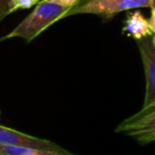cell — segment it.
<instances>
[{"mask_svg": "<svg viewBox=\"0 0 155 155\" xmlns=\"http://www.w3.org/2000/svg\"><path fill=\"white\" fill-rule=\"evenodd\" d=\"M70 9L63 7L47 0L39 1L35 5L34 10L14 29L12 32L5 36L0 37V41L5 39L19 37L26 43H30L36 38L44 30L53 25L58 20L65 18L66 13Z\"/></svg>", "mask_w": 155, "mask_h": 155, "instance_id": "cell-1", "label": "cell"}, {"mask_svg": "<svg viewBox=\"0 0 155 155\" xmlns=\"http://www.w3.org/2000/svg\"><path fill=\"white\" fill-rule=\"evenodd\" d=\"M141 8H150V0H81L67 12L65 18L78 14H94L112 18L121 12Z\"/></svg>", "mask_w": 155, "mask_h": 155, "instance_id": "cell-2", "label": "cell"}, {"mask_svg": "<svg viewBox=\"0 0 155 155\" xmlns=\"http://www.w3.org/2000/svg\"><path fill=\"white\" fill-rule=\"evenodd\" d=\"M116 132H124L140 143L155 140V110L144 114H135L117 127Z\"/></svg>", "mask_w": 155, "mask_h": 155, "instance_id": "cell-3", "label": "cell"}, {"mask_svg": "<svg viewBox=\"0 0 155 155\" xmlns=\"http://www.w3.org/2000/svg\"><path fill=\"white\" fill-rule=\"evenodd\" d=\"M138 49L146 75V95L141 107L143 110L155 103V45L153 35L138 41Z\"/></svg>", "mask_w": 155, "mask_h": 155, "instance_id": "cell-4", "label": "cell"}, {"mask_svg": "<svg viewBox=\"0 0 155 155\" xmlns=\"http://www.w3.org/2000/svg\"><path fill=\"white\" fill-rule=\"evenodd\" d=\"M0 146H21L53 151H65L64 148L50 140L28 135L2 125H0Z\"/></svg>", "mask_w": 155, "mask_h": 155, "instance_id": "cell-5", "label": "cell"}, {"mask_svg": "<svg viewBox=\"0 0 155 155\" xmlns=\"http://www.w3.org/2000/svg\"><path fill=\"white\" fill-rule=\"evenodd\" d=\"M122 31L127 36L133 37L137 41L153 35L150 29L149 20H147L139 11H135L129 14V16L124 21Z\"/></svg>", "mask_w": 155, "mask_h": 155, "instance_id": "cell-6", "label": "cell"}, {"mask_svg": "<svg viewBox=\"0 0 155 155\" xmlns=\"http://www.w3.org/2000/svg\"><path fill=\"white\" fill-rule=\"evenodd\" d=\"M0 155H74L65 151H53L46 149L21 146H0Z\"/></svg>", "mask_w": 155, "mask_h": 155, "instance_id": "cell-7", "label": "cell"}, {"mask_svg": "<svg viewBox=\"0 0 155 155\" xmlns=\"http://www.w3.org/2000/svg\"><path fill=\"white\" fill-rule=\"evenodd\" d=\"M41 0H11L10 3V11L11 13L18 10H28L35 7Z\"/></svg>", "mask_w": 155, "mask_h": 155, "instance_id": "cell-8", "label": "cell"}, {"mask_svg": "<svg viewBox=\"0 0 155 155\" xmlns=\"http://www.w3.org/2000/svg\"><path fill=\"white\" fill-rule=\"evenodd\" d=\"M10 3H11V0H0V22L2 21L8 15L11 14Z\"/></svg>", "mask_w": 155, "mask_h": 155, "instance_id": "cell-9", "label": "cell"}, {"mask_svg": "<svg viewBox=\"0 0 155 155\" xmlns=\"http://www.w3.org/2000/svg\"><path fill=\"white\" fill-rule=\"evenodd\" d=\"M47 1L58 3V5H63V7L71 9L72 7H74L75 5H78V3L80 2L81 0H47Z\"/></svg>", "mask_w": 155, "mask_h": 155, "instance_id": "cell-10", "label": "cell"}, {"mask_svg": "<svg viewBox=\"0 0 155 155\" xmlns=\"http://www.w3.org/2000/svg\"><path fill=\"white\" fill-rule=\"evenodd\" d=\"M149 25H150V29L152 33L155 35V7L151 9V17L149 19Z\"/></svg>", "mask_w": 155, "mask_h": 155, "instance_id": "cell-11", "label": "cell"}, {"mask_svg": "<svg viewBox=\"0 0 155 155\" xmlns=\"http://www.w3.org/2000/svg\"><path fill=\"white\" fill-rule=\"evenodd\" d=\"M154 7H155V0H150V8L152 9Z\"/></svg>", "mask_w": 155, "mask_h": 155, "instance_id": "cell-12", "label": "cell"}, {"mask_svg": "<svg viewBox=\"0 0 155 155\" xmlns=\"http://www.w3.org/2000/svg\"><path fill=\"white\" fill-rule=\"evenodd\" d=\"M153 41H154V45H155V36L153 35Z\"/></svg>", "mask_w": 155, "mask_h": 155, "instance_id": "cell-13", "label": "cell"}]
</instances>
